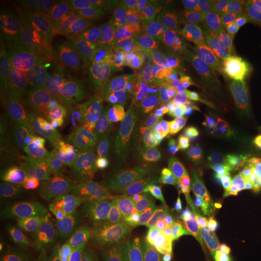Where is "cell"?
<instances>
[{"mask_svg": "<svg viewBox=\"0 0 261 261\" xmlns=\"http://www.w3.org/2000/svg\"><path fill=\"white\" fill-rule=\"evenodd\" d=\"M52 108L65 122L98 139L116 143L123 150L133 145L132 123L123 109L74 58L55 42Z\"/></svg>", "mask_w": 261, "mask_h": 261, "instance_id": "1", "label": "cell"}, {"mask_svg": "<svg viewBox=\"0 0 261 261\" xmlns=\"http://www.w3.org/2000/svg\"><path fill=\"white\" fill-rule=\"evenodd\" d=\"M2 100L17 112L52 108L55 58L50 42L31 29L4 24L0 35Z\"/></svg>", "mask_w": 261, "mask_h": 261, "instance_id": "2", "label": "cell"}, {"mask_svg": "<svg viewBox=\"0 0 261 261\" xmlns=\"http://www.w3.org/2000/svg\"><path fill=\"white\" fill-rule=\"evenodd\" d=\"M28 167L68 181L86 165L100 139L64 121L51 108L17 112Z\"/></svg>", "mask_w": 261, "mask_h": 261, "instance_id": "3", "label": "cell"}, {"mask_svg": "<svg viewBox=\"0 0 261 261\" xmlns=\"http://www.w3.org/2000/svg\"><path fill=\"white\" fill-rule=\"evenodd\" d=\"M214 228L204 204L192 195L166 197L150 224L144 248L159 261H191L210 249Z\"/></svg>", "mask_w": 261, "mask_h": 261, "instance_id": "4", "label": "cell"}, {"mask_svg": "<svg viewBox=\"0 0 261 261\" xmlns=\"http://www.w3.org/2000/svg\"><path fill=\"white\" fill-rule=\"evenodd\" d=\"M42 22L46 23L44 28L48 41L63 48L123 109L128 110L130 96L139 86L135 67L122 47L96 32L69 31L44 17Z\"/></svg>", "mask_w": 261, "mask_h": 261, "instance_id": "5", "label": "cell"}, {"mask_svg": "<svg viewBox=\"0 0 261 261\" xmlns=\"http://www.w3.org/2000/svg\"><path fill=\"white\" fill-rule=\"evenodd\" d=\"M143 132L152 156L163 167L192 180L204 167V149L174 100L143 116Z\"/></svg>", "mask_w": 261, "mask_h": 261, "instance_id": "6", "label": "cell"}, {"mask_svg": "<svg viewBox=\"0 0 261 261\" xmlns=\"http://www.w3.org/2000/svg\"><path fill=\"white\" fill-rule=\"evenodd\" d=\"M122 151L116 143L100 139L86 165L65 181L70 208L80 219L110 220L122 184L119 180Z\"/></svg>", "mask_w": 261, "mask_h": 261, "instance_id": "7", "label": "cell"}, {"mask_svg": "<svg viewBox=\"0 0 261 261\" xmlns=\"http://www.w3.org/2000/svg\"><path fill=\"white\" fill-rule=\"evenodd\" d=\"M70 210L67 182L29 168L24 182L22 231L16 248L51 253Z\"/></svg>", "mask_w": 261, "mask_h": 261, "instance_id": "8", "label": "cell"}, {"mask_svg": "<svg viewBox=\"0 0 261 261\" xmlns=\"http://www.w3.org/2000/svg\"><path fill=\"white\" fill-rule=\"evenodd\" d=\"M12 107L2 100L0 129V194L3 240L11 254L17 247L23 221L24 182L28 161Z\"/></svg>", "mask_w": 261, "mask_h": 261, "instance_id": "9", "label": "cell"}, {"mask_svg": "<svg viewBox=\"0 0 261 261\" xmlns=\"http://www.w3.org/2000/svg\"><path fill=\"white\" fill-rule=\"evenodd\" d=\"M200 139L214 167H223L230 158L234 138L244 117L242 107H228L198 90L173 98Z\"/></svg>", "mask_w": 261, "mask_h": 261, "instance_id": "10", "label": "cell"}, {"mask_svg": "<svg viewBox=\"0 0 261 261\" xmlns=\"http://www.w3.org/2000/svg\"><path fill=\"white\" fill-rule=\"evenodd\" d=\"M165 200L159 174L143 162L132 180L121 184L110 220L130 241L144 247L152 218Z\"/></svg>", "mask_w": 261, "mask_h": 261, "instance_id": "11", "label": "cell"}, {"mask_svg": "<svg viewBox=\"0 0 261 261\" xmlns=\"http://www.w3.org/2000/svg\"><path fill=\"white\" fill-rule=\"evenodd\" d=\"M221 194L233 224L252 232L261 218L260 156H230L221 168Z\"/></svg>", "mask_w": 261, "mask_h": 261, "instance_id": "12", "label": "cell"}, {"mask_svg": "<svg viewBox=\"0 0 261 261\" xmlns=\"http://www.w3.org/2000/svg\"><path fill=\"white\" fill-rule=\"evenodd\" d=\"M133 241L112 220L79 219L65 228L60 261H120Z\"/></svg>", "mask_w": 261, "mask_h": 261, "instance_id": "13", "label": "cell"}, {"mask_svg": "<svg viewBox=\"0 0 261 261\" xmlns=\"http://www.w3.org/2000/svg\"><path fill=\"white\" fill-rule=\"evenodd\" d=\"M177 27L166 2L142 3L130 18L120 46L135 67L137 76L150 55Z\"/></svg>", "mask_w": 261, "mask_h": 261, "instance_id": "14", "label": "cell"}, {"mask_svg": "<svg viewBox=\"0 0 261 261\" xmlns=\"http://www.w3.org/2000/svg\"><path fill=\"white\" fill-rule=\"evenodd\" d=\"M231 60L232 56L230 51L197 42L179 62L165 91L171 94L172 98L190 92L212 75L232 64Z\"/></svg>", "mask_w": 261, "mask_h": 261, "instance_id": "15", "label": "cell"}, {"mask_svg": "<svg viewBox=\"0 0 261 261\" xmlns=\"http://www.w3.org/2000/svg\"><path fill=\"white\" fill-rule=\"evenodd\" d=\"M197 45L187 29L175 27L143 65L138 73V86H151L165 91L181 58Z\"/></svg>", "mask_w": 261, "mask_h": 261, "instance_id": "16", "label": "cell"}, {"mask_svg": "<svg viewBox=\"0 0 261 261\" xmlns=\"http://www.w3.org/2000/svg\"><path fill=\"white\" fill-rule=\"evenodd\" d=\"M188 32L200 44L227 51L249 47L261 39L260 25L243 18L197 25Z\"/></svg>", "mask_w": 261, "mask_h": 261, "instance_id": "17", "label": "cell"}, {"mask_svg": "<svg viewBox=\"0 0 261 261\" xmlns=\"http://www.w3.org/2000/svg\"><path fill=\"white\" fill-rule=\"evenodd\" d=\"M195 90L225 106L243 107L252 93V75L247 64H230L208 77Z\"/></svg>", "mask_w": 261, "mask_h": 261, "instance_id": "18", "label": "cell"}, {"mask_svg": "<svg viewBox=\"0 0 261 261\" xmlns=\"http://www.w3.org/2000/svg\"><path fill=\"white\" fill-rule=\"evenodd\" d=\"M166 4L175 24L187 31L224 19L241 18L224 4V0H169Z\"/></svg>", "mask_w": 261, "mask_h": 261, "instance_id": "19", "label": "cell"}, {"mask_svg": "<svg viewBox=\"0 0 261 261\" xmlns=\"http://www.w3.org/2000/svg\"><path fill=\"white\" fill-rule=\"evenodd\" d=\"M96 0H50L40 4L41 16L69 31L94 32Z\"/></svg>", "mask_w": 261, "mask_h": 261, "instance_id": "20", "label": "cell"}, {"mask_svg": "<svg viewBox=\"0 0 261 261\" xmlns=\"http://www.w3.org/2000/svg\"><path fill=\"white\" fill-rule=\"evenodd\" d=\"M142 3L133 0H98L94 10V32L121 44L130 18Z\"/></svg>", "mask_w": 261, "mask_h": 261, "instance_id": "21", "label": "cell"}, {"mask_svg": "<svg viewBox=\"0 0 261 261\" xmlns=\"http://www.w3.org/2000/svg\"><path fill=\"white\" fill-rule=\"evenodd\" d=\"M253 155L261 158V110H244V117L234 138L230 156Z\"/></svg>", "mask_w": 261, "mask_h": 261, "instance_id": "22", "label": "cell"}, {"mask_svg": "<svg viewBox=\"0 0 261 261\" xmlns=\"http://www.w3.org/2000/svg\"><path fill=\"white\" fill-rule=\"evenodd\" d=\"M256 247L249 233L243 232L242 236L228 242L219 253L204 261H256Z\"/></svg>", "mask_w": 261, "mask_h": 261, "instance_id": "23", "label": "cell"}, {"mask_svg": "<svg viewBox=\"0 0 261 261\" xmlns=\"http://www.w3.org/2000/svg\"><path fill=\"white\" fill-rule=\"evenodd\" d=\"M224 4L238 17L252 21L261 27V0H224Z\"/></svg>", "mask_w": 261, "mask_h": 261, "instance_id": "24", "label": "cell"}, {"mask_svg": "<svg viewBox=\"0 0 261 261\" xmlns=\"http://www.w3.org/2000/svg\"><path fill=\"white\" fill-rule=\"evenodd\" d=\"M247 67L252 75V93L242 108L244 110H261V58L250 61Z\"/></svg>", "mask_w": 261, "mask_h": 261, "instance_id": "25", "label": "cell"}, {"mask_svg": "<svg viewBox=\"0 0 261 261\" xmlns=\"http://www.w3.org/2000/svg\"><path fill=\"white\" fill-rule=\"evenodd\" d=\"M11 255L14 261H56L51 256V253L34 248L18 247L11 253Z\"/></svg>", "mask_w": 261, "mask_h": 261, "instance_id": "26", "label": "cell"}, {"mask_svg": "<svg viewBox=\"0 0 261 261\" xmlns=\"http://www.w3.org/2000/svg\"><path fill=\"white\" fill-rule=\"evenodd\" d=\"M150 254L140 244L133 242L120 261H149Z\"/></svg>", "mask_w": 261, "mask_h": 261, "instance_id": "27", "label": "cell"}, {"mask_svg": "<svg viewBox=\"0 0 261 261\" xmlns=\"http://www.w3.org/2000/svg\"><path fill=\"white\" fill-rule=\"evenodd\" d=\"M249 234H250V237L253 238L254 243H255V247L257 249V248H259V246L261 244V218L259 219V221H257L256 226L254 227V230Z\"/></svg>", "mask_w": 261, "mask_h": 261, "instance_id": "28", "label": "cell"}, {"mask_svg": "<svg viewBox=\"0 0 261 261\" xmlns=\"http://www.w3.org/2000/svg\"><path fill=\"white\" fill-rule=\"evenodd\" d=\"M191 261H204V259H202V260H198V259H196V260H191Z\"/></svg>", "mask_w": 261, "mask_h": 261, "instance_id": "29", "label": "cell"}, {"mask_svg": "<svg viewBox=\"0 0 261 261\" xmlns=\"http://www.w3.org/2000/svg\"><path fill=\"white\" fill-rule=\"evenodd\" d=\"M149 261H155V260H152V259H150V260H149Z\"/></svg>", "mask_w": 261, "mask_h": 261, "instance_id": "30", "label": "cell"}]
</instances>
